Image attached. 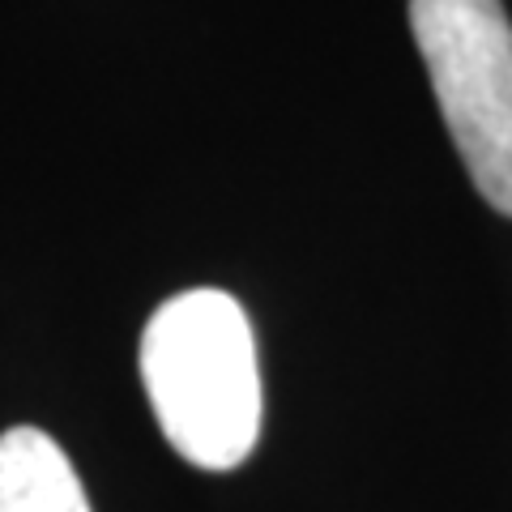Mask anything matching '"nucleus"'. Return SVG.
I'll list each match as a JSON object with an SVG mask.
<instances>
[{
    "instance_id": "obj_1",
    "label": "nucleus",
    "mask_w": 512,
    "mask_h": 512,
    "mask_svg": "<svg viewBox=\"0 0 512 512\" xmlns=\"http://www.w3.org/2000/svg\"><path fill=\"white\" fill-rule=\"evenodd\" d=\"M141 384L167 444L197 470H235L261 440V363L244 303L214 286L171 295L141 333Z\"/></svg>"
},
{
    "instance_id": "obj_2",
    "label": "nucleus",
    "mask_w": 512,
    "mask_h": 512,
    "mask_svg": "<svg viewBox=\"0 0 512 512\" xmlns=\"http://www.w3.org/2000/svg\"><path fill=\"white\" fill-rule=\"evenodd\" d=\"M410 30L474 188L512 218V22L500 0H410Z\"/></svg>"
},
{
    "instance_id": "obj_3",
    "label": "nucleus",
    "mask_w": 512,
    "mask_h": 512,
    "mask_svg": "<svg viewBox=\"0 0 512 512\" xmlns=\"http://www.w3.org/2000/svg\"><path fill=\"white\" fill-rule=\"evenodd\" d=\"M0 512H90L69 453L43 427L0 436Z\"/></svg>"
}]
</instances>
